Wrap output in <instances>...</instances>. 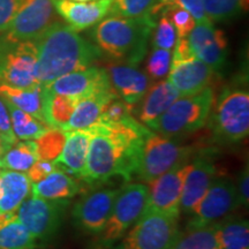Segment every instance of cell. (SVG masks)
<instances>
[{"label": "cell", "instance_id": "cell-1", "mask_svg": "<svg viewBox=\"0 0 249 249\" xmlns=\"http://www.w3.org/2000/svg\"><path fill=\"white\" fill-rule=\"evenodd\" d=\"M89 128L91 140L81 180L90 186L103 185L116 177L124 182L132 180L148 127L130 117L120 123H97Z\"/></svg>", "mask_w": 249, "mask_h": 249}, {"label": "cell", "instance_id": "cell-2", "mask_svg": "<svg viewBox=\"0 0 249 249\" xmlns=\"http://www.w3.org/2000/svg\"><path fill=\"white\" fill-rule=\"evenodd\" d=\"M37 50L36 79L46 86L65 74L91 67L102 51L67 24L57 21L34 40Z\"/></svg>", "mask_w": 249, "mask_h": 249}, {"label": "cell", "instance_id": "cell-3", "mask_svg": "<svg viewBox=\"0 0 249 249\" xmlns=\"http://www.w3.org/2000/svg\"><path fill=\"white\" fill-rule=\"evenodd\" d=\"M155 26L152 17L129 18L111 15L95 24L91 39L102 53L114 60L138 66L147 53L148 42Z\"/></svg>", "mask_w": 249, "mask_h": 249}, {"label": "cell", "instance_id": "cell-4", "mask_svg": "<svg viewBox=\"0 0 249 249\" xmlns=\"http://www.w3.org/2000/svg\"><path fill=\"white\" fill-rule=\"evenodd\" d=\"M208 123L213 140L218 143L235 144L247 138L249 134L248 90L240 86L225 87L211 107Z\"/></svg>", "mask_w": 249, "mask_h": 249}, {"label": "cell", "instance_id": "cell-5", "mask_svg": "<svg viewBox=\"0 0 249 249\" xmlns=\"http://www.w3.org/2000/svg\"><path fill=\"white\" fill-rule=\"evenodd\" d=\"M213 102L214 92L210 87L193 95L180 96L148 128L167 138L189 135L208 123Z\"/></svg>", "mask_w": 249, "mask_h": 249}, {"label": "cell", "instance_id": "cell-6", "mask_svg": "<svg viewBox=\"0 0 249 249\" xmlns=\"http://www.w3.org/2000/svg\"><path fill=\"white\" fill-rule=\"evenodd\" d=\"M195 151L193 145H186L176 138H167L149 129L134 178L150 183L177 165L191 160Z\"/></svg>", "mask_w": 249, "mask_h": 249}, {"label": "cell", "instance_id": "cell-7", "mask_svg": "<svg viewBox=\"0 0 249 249\" xmlns=\"http://www.w3.org/2000/svg\"><path fill=\"white\" fill-rule=\"evenodd\" d=\"M148 192L143 183H129L119 189L104 229L96 235V249H111L124 238L144 210Z\"/></svg>", "mask_w": 249, "mask_h": 249}, {"label": "cell", "instance_id": "cell-8", "mask_svg": "<svg viewBox=\"0 0 249 249\" xmlns=\"http://www.w3.org/2000/svg\"><path fill=\"white\" fill-rule=\"evenodd\" d=\"M179 232V217L144 210L130 231L111 249H170Z\"/></svg>", "mask_w": 249, "mask_h": 249}, {"label": "cell", "instance_id": "cell-9", "mask_svg": "<svg viewBox=\"0 0 249 249\" xmlns=\"http://www.w3.org/2000/svg\"><path fill=\"white\" fill-rule=\"evenodd\" d=\"M35 42H18L0 33V82L18 88L38 86Z\"/></svg>", "mask_w": 249, "mask_h": 249}, {"label": "cell", "instance_id": "cell-10", "mask_svg": "<svg viewBox=\"0 0 249 249\" xmlns=\"http://www.w3.org/2000/svg\"><path fill=\"white\" fill-rule=\"evenodd\" d=\"M68 205V200H46L33 196L18 207L17 218L37 241L50 244L60 232Z\"/></svg>", "mask_w": 249, "mask_h": 249}, {"label": "cell", "instance_id": "cell-11", "mask_svg": "<svg viewBox=\"0 0 249 249\" xmlns=\"http://www.w3.org/2000/svg\"><path fill=\"white\" fill-rule=\"evenodd\" d=\"M239 207L235 183L227 178H216L195 208L186 229L213 225Z\"/></svg>", "mask_w": 249, "mask_h": 249}, {"label": "cell", "instance_id": "cell-12", "mask_svg": "<svg viewBox=\"0 0 249 249\" xmlns=\"http://www.w3.org/2000/svg\"><path fill=\"white\" fill-rule=\"evenodd\" d=\"M216 154L214 148H205L196 150L192 156L180 198V213L192 214L217 178Z\"/></svg>", "mask_w": 249, "mask_h": 249}, {"label": "cell", "instance_id": "cell-13", "mask_svg": "<svg viewBox=\"0 0 249 249\" xmlns=\"http://www.w3.org/2000/svg\"><path fill=\"white\" fill-rule=\"evenodd\" d=\"M119 189L101 188L83 195L71 209V220L77 231L98 235L110 217Z\"/></svg>", "mask_w": 249, "mask_h": 249}, {"label": "cell", "instance_id": "cell-14", "mask_svg": "<svg viewBox=\"0 0 249 249\" xmlns=\"http://www.w3.org/2000/svg\"><path fill=\"white\" fill-rule=\"evenodd\" d=\"M57 22L51 0H23L5 35L18 42H34Z\"/></svg>", "mask_w": 249, "mask_h": 249}, {"label": "cell", "instance_id": "cell-15", "mask_svg": "<svg viewBox=\"0 0 249 249\" xmlns=\"http://www.w3.org/2000/svg\"><path fill=\"white\" fill-rule=\"evenodd\" d=\"M189 165L191 160L177 165L150 182L144 210L160 211L179 217L180 198Z\"/></svg>", "mask_w": 249, "mask_h": 249}, {"label": "cell", "instance_id": "cell-16", "mask_svg": "<svg viewBox=\"0 0 249 249\" xmlns=\"http://www.w3.org/2000/svg\"><path fill=\"white\" fill-rule=\"evenodd\" d=\"M43 87L53 93L70 96L79 101L92 93L112 89L107 71L97 67L65 74Z\"/></svg>", "mask_w": 249, "mask_h": 249}, {"label": "cell", "instance_id": "cell-17", "mask_svg": "<svg viewBox=\"0 0 249 249\" xmlns=\"http://www.w3.org/2000/svg\"><path fill=\"white\" fill-rule=\"evenodd\" d=\"M187 39L196 58L214 71L222 70L227 57V38L223 30L216 29L213 22L196 23Z\"/></svg>", "mask_w": 249, "mask_h": 249}, {"label": "cell", "instance_id": "cell-18", "mask_svg": "<svg viewBox=\"0 0 249 249\" xmlns=\"http://www.w3.org/2000/svg\"><path fill=\"white\" fill-rule=\"evenodd\" d=\"M58 15L71 29L83 31L101 22L110 14L112 0L75 2L70 0H51Z\"/></svg>", "mask_w": 249, "mask_h": 249}, {"label": "cell", "instance_id": "cell-19", "mask_svg": "<svg viewBox=\"0 0 249 249\" xmlns=\"http://www.w3.org/2000/svg\"><path fill=\"white\" fill-rule=\"evenodd\" d=\"M214 73L213 68L195 57L186 61L171 62L167 81L178 90L180 96H188L209 87Z\"/></svg>", "mask_w": 249, "mask_h": 249}, {"label": "cell", "instance_id": "cell-20", "mask_svg": "<svg viewBox=\"0 0 249 249\" xmlns=\"http://www.w3.org/2000/svg\"><path fill=\"white\" fill-rule=\"evenodd\" d=\"M107 71V70H105ZM107 76L112 89L118 98L135 107L150 88V80L147 74L132 65H111L108 66Z\"/></svg>", "mask_w": 249, "mask_h": 249}, {"label": "cell", "instance_id": "cell-21", "mask_svg": "<svg viewBox=\"0 0 249 249\" xmlns=\"http://www.w3.org/2000/svg\"><path fill=\"white\" fill-rule=\"evenodd\" d=\"M91 140V130L76 129L67 132L65 145L58 158L53 160L59 170L81 180L85 172L87 156Z\"/></svg>", "mask_w": 249, "mask_h": 249}, {"label": "cell", "instance_id": "cell-22", "mask_svg": "<svg viewBox=\"0 0 249 249\" xmlns=\"http://www.w3.org/2000/svg\"><path fill=\"white\" fill-rule=\"evenodd\" d=\"M179 97L180 93L178 90L169 81H160L150 87L144 97L142 98V104L138 112L139 121L148 127L156 119H158Z\"/></svg>", "mask_w": 249, "mask_h": 249}, {"label": "cell", "instance_id": "cell-23", "mask_svg": "<svg viewBox=\"0 0 249 249\" xmlns=\"http://www.w3.org/2000/svg\"><path fill=\"white\" fill-rule=\"evenodd\" d=\"M117 93L113 89L92 93L88 97L77 102L75 110L71 114L70 123L66 127V132L76 129H87L92 124H97L102 112L112 99L117 98Z\"/></svg>", "mask_w": 249, "mask_h": 249}, {"label": "cell", "instance_id": "cell-24", "mask_svg": "<svg viewBox=\"0 0 249 249\" xmlns=\"http://www.w3.org/2000/svg\"><path fill=\"white\" fill-rule=\"evenodd\" d=\"M31 191L24 172L2 171L0 174V213H15Z\"/></svg>", "mask_w": 249, "mask_h": 249}, {"label": "cell", "instance_id": "cell-25", "mask_svg": "<svg viewBox=\"0 0 249 249\" xmlns=\"http://www.w3.org/2000/svg\"><path fill=\"white\" fill-rule=\"evenodd\" d=\"M81 192V185L76 178L57 169L44 179L31 183L34 197L46 200H70Z\"/></svg>", "mask_w": 249, "mask_h": 249}, {"label": "cell", "instance_id": "cell-26", "mask_svg": "<svg viewBox=\"0 0 249 249\" xmlns=\"http://www.w3.org/2000/svg\"><path fill=\"white\" fill-rule=\"evenodd\" d=\"M0 99L9 103L44 123L43 117V86L18 88L0 82Z\"/></svg>", "mask_w": 249, "mask_h": 249}, {"label": "cell", "instance_id": "cell-27", "mask_svg": "<svg viewBox=\"0 0 249 249\" xmlns=\"http://www.w3.org/2000/svg\"><path fill=\"white\" fill-rule=\"evenodd\" d=\"M79 99L70 96L58 95L49 91L43 87V117L44 123L50 128H60L66 130V127L73 114Z\"/></svg>", "mask_w": 249, "mask_h": 249}, {"label": "cell", "instance_id": "cell-28", "mask_svg": "<svg viewBox=\"0 0 249 249\" xmlns=\"http://www.w3.org/2000/svg\"><path fill=\"white\" fill-rule=\"evenodd\" d=\"M219 249H249V225L242 218H223L214 223Z\"/></svg>", "mask_w": 249, "mask_h": 249}, {"label": "cell", "instance_id": "cell-29", "mask_svg": "<svg viewBox=\"0 0 249 249\" xmlns=\"http://www.w3.org/2000/svg\"><path fill=\"white\" fill-rule=\"evenodd\" d=\"M5 105L7 107L9 119H11L12 130L17 139L36 140L50 128L45 123L38 120L27 112L13 107L9 103H5Z\"/></svg>", "mask_w": 249, "mask_h": 249}, {"label": "cell", "instance_id": "cell-30", "mask_svg": "<svg viewBox=\"0 0 249 249\" xmlns=\"http://www.w3.org/2000/svg\"><path fill=\"white\" fill-rule=\"evenodd\" d=\"M38 241L17 217L0 223V249H36Z\"/></svg>", "mask_w": 249, "mask_h": 249}, {"label": "cell", "instance_id": "cell-31", "mask_svg": "<svg viewBox=\"0 0 249 249\" xmlns=\"http://www.w3.org/2000/svg\"><path fill=\"white\" fill-rule=\"evenodd\" d=\"M38 160L36 143L33 140L15 142L1 157V169L18 172H27L34 163Z\"/></svg>", "mask_w": 249, "mask_h": 249}, {"label": "cell", "instance_id": "cell-32", "mask_svg": "<svg viewBox=\"0 0 249 249\" xmlns=\"http://www.w3.org/2000/svg\"><path fill=\"white\" fill-rule=\"evenodd\" d=\"M170 249H219L213 225L180 231Z\"/></svg>", "mask_w": 249, "mask_h": 249}, {"label": "cell", "instance_id": "cell-33", "mask_svg": "<svg viewBox=\"0 0 249 249\" xmlns=\"http://www.w3.org/2000/svg\"><path fill=\"white\" fill-rule=\"evenodd\" d=\"M202 5L210 21L225 22L246 11L248 0H202Z\"/></svg>", "mask_w": 249, "mask_h": 249}, {"label": "cell", "instance_id": "cell-34", "mask_svg": "<svg viewBox=\"0 0 249 249\" xmlns=\"http://www.w3.org/2000/svg\"><path fill=\"white\" fill-rule=\"evenodd\" d=\"M67 132L60 128H49L36 139V152L38 160H55L62 151Z\"/></svg>", "mask_w": 249, "mask_h": 249}, {"label": "cell", "instance_id": "cell-35", "mask_svg": "<svg viewBox=\"0 0 249 249\" xmlns=\"http://www.w3.org/2000/svg\"><path fill=\"white\" fill-rule=\"evenodd\" d=\"M155 4L156 0H112L110 14L129 18L151 17Z\"/></svg>", "mask_w": 249, "mask_h": 249}, {"label": "cell", "instance_id": "cell-36", "mask_svg": "<svg viewBox=\"0 0 249 249\" xmlns=\"http://www.w3.org/2000/svg\"><path fill=\"white\" fill-rule=\"evenodd\" d=\"M154 38H152V48L163 49L171 51L176 45L177 31L176 28L170 21L169 17L165 13H161V17L158 23L155 26Z\"/></svg>", "mask_w": 249, "mask_h": 249}, {"label": "cell", "instance_id": "cell-37", "mask_svg": "<svg viewBox=\"0 0 249 249\" xmlns=\"http://www.w3.org/2000/svg\"><path fill=\"white\" fill-rule=\"evenodd\" d=\"M172 60V53L169 50L152 49L147 61V73L149 77L154 80H160L169 74Z\"/></svg>", "mask_w": 249, "mask_h": 249}, {"label": "cell", "instance_id": "cell-38", "mask_svg": "<svg viewBox=\"0 0 249 249\" xmlns=\"http://www.w3.org/2000/svg\"><path fill=\"white\" fill-rule=\"evenodd\" d=\"M134 107L124 103L123 99L114 98L105 107L104 111L99 117L98 123L102 124H114L120 123L128 118L133 117Z\"/></svg>", "mask_w": 249, "mask_h": 249}, {"label": "cell", "instance_id": "cell-39", "mask_svg": "<svg viewBox=\"0 0 249 249\" xmlns=\"http://www.w3.org/2000/svg\"><path fill=\"white\" fill-rule=\"evenodd\" d=\"M169 17L170 21L176 28L178 38H186L188 37L193 28L195 27V20L188 12L180 7H169L161 12ZM160 13V14H161Z\"/></svg>", "mask_w": 249, "mask_h": 249}, {"label": "cell", "instance_id": "cell-40", "mask_svg": "<svg viewBox=\"0 0 249 249\" xmlns=\"http://www.w3.org/2000/svg\"><path fill=\"white\" fill-rule=\"evenodd\" d=\"M171 7H180L188 12L196 23L213 22L205 14L202 0H174Z\"/></svg>", "mask_w": 249, "mask_h": 249}, {"label": "cell", "instance_id": "cell-41", "mask_svg": "<svg viewBox=\"0 0 249 249\" xmlns=\"http://www.w3.org/2000/svg\"><path fill=\"white\" fill-rule=\"evenodd\" d=\"M23 0H0V33H5Z\"/></svg>", "mask_w": 249, "mask_h": 249}, {"label": "cell", "instance_id": "cell-42", "mask_svg": "<svg viewBox=\"0 0 249 249\" xmlns=\"http://www.w3.org/2000/svg\"><path fill=\"white\" fill-rule=\"evenodd\" d=\"M57 169V165L52 160H36L33 166L27 171V176L31 183H36L42 179H44L46 176H49L50 173H52Z\"/></svg>", "mask_w": 249, "mask_h": 249}, {"label": "cell", "instance_id": "cell-43", "mask_svg": "<svg viewBox=\"0 0 249 249\" xmlns=\"http://www.w3.org/2000/svg\"><path fill=\"white\" fill-rule=\"evenodd\" d=\"M236 196H238L239 205L248 207L249 203V170L246 166L239 174L238 181L235 183Z\"/></svg>", "mask_w": 249, "mask_h": 249}, {"label": "cell", "instance_id": "cell-44", "mask_svg": "<svg viewBox=\"0 0 249 249\" xmlns=\"http://www.w3.org/2000/svg\"><path fill=\"white\" fill-rule=\"evenodd\" d=\"M0 134H1L4 138L7 139L12 144H14V143L18 141V139L15 138L13 130H12L11 119H9L7 107H6L5 103L2 102V99H0Z\"/></svg>", "mask_w": 249, "mask_h": 249}, {"label": "cell", "instance_id": "cell-45", "mask_svg": "<svg viewBox=\"0 0 249 249\" xmlns=\"http://www.w3.org/2000/svg\"><path fill=\"white\" fill-rule=\"evenodd\" d=\"M193 58H195V54L193 53L187 37L186 38H177L176 45H174V52L172 55V62L186 61Z\"/></svg>", "mask_w": 249, "mask_h": 249}, {"label": "cell", "instance_id": "cell-46", "mask_svg": "<svg viewBox=\"0 0 249 249\" xmlns=\"http://www.w3.org/2000/svg\"><path fill=\"white\" fill-rule=\"evenodd\" d=\"M173 1L174 0H156V4L151 11V17L155 18L157 14H160L166 8L171 7Z\"/></svg>", "mask_w": 249, "mask_h": 249}, {"label": "cell", "instance_id": "cell-47", "mask_svg": "<svg viewBox=\"0 0 249 249\" xmlns=\"http://www.w3.org/2000/svg\"><path fill=\"white\" fill-rule=\"evenodd\" d=\"M12 143L8 141L7 139L6 138H4V136L1 135V134H0V158L2 157V156H4V154L6 151L8 150L9 148L12 147Z\"/></svg>", "mask_w": 249, "mask_h": 249}, {"label": "cell", "instance_id": "cell-48", "mask_svg": "<svg viewBox=\"0 0 249 249\" xmlns=\"http://www.w3.org/2000/svg\"><path fill=\"white\" fill-rule=\"evenodd\" d=\"M70 1H75V2H88V1H95V0H70Z\"/></svg>", "mask_w": 249, "mask_h": 249}, {"label": "cell", "instance_id": "cell-49", "mask_svg": "<svg viewBox=\"0 0 249 249\" xmlns=\"http://www.w3.org/2000/svg\"><path fill=\"white\" fill-rule=\"evenodd\" d=\"M0 169H1V158H0Z\"/></svg>", "mask_w": 249, "mask_h": 249}, {"label": "cell", "instance_id": "cell-50", "mask_svg": "<svg viewBox=\"0 0 249 249\" xmlns=\"http://www.w3.org/2000/svg\"><path fill=\"white\" fill-rule=\"evenodd\" d=\"M1 172H2V171H0V174H1Z\"/></svg>", "mask_w": 249, "mask_h": 249}]
</instances>
